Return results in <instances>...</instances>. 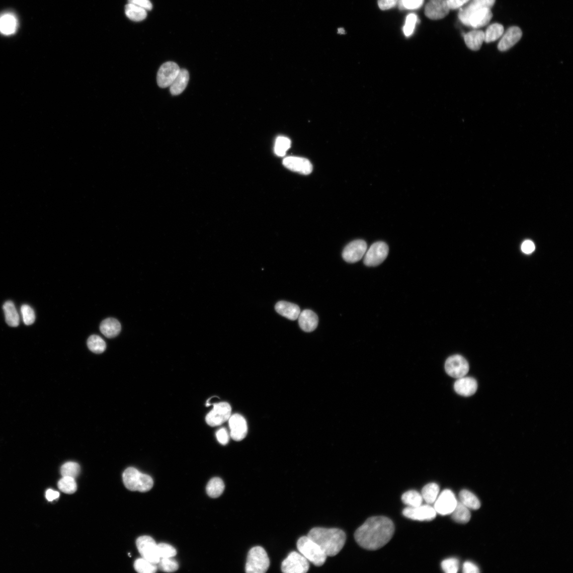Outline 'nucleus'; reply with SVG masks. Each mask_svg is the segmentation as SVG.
<instances>
[{
  "mask_svg": "<svg viewBox=\"0 0 573 573\" xmlns=\"http://www.w3.org/2000/svg\"><path fill=\"white\" fill-rule=\"evenodd\" d=\"M393 522L385 517H373L368 519L355 533V539L359 546L370 550L384 546L393 536Z\"/></svg>",
  "mask_w": 573,
  "mask_h": 573,
  "instance_id": "nucleus-1",
  "label": "nucleus"
},
{
  "mask_svg": "<svg viewBox=\"0 0 573 573\" xmlns=\"http://www.w3.org/2000/svg\"><path fill=\"white\" fill-rule=\"evenodd\" d=\"M307 536L330 557L337 555L341 551L346 540L345 533L337 528H314L309 532Z\"/></svg>",
  "mask_w": 573,
  "mask_h": 573,
  "instance_id": "nucleus-2",
  "label": "nucleus"
},
{
  "mask_svg": "<svg viewBox=\"0 0 573 573\" xmlns=\"http://www.w3.org/2000/svg\"><path fill=\"white\" fill-rule=\"evenodd\" d=\"M492 17L491 9L475 7L469 3L460 10L459 14V18L462 23L474 28L486 26Z\"/></svg>",
  "mask_w": 573,
  "mask_h": 573,
  "instance_id": "nucleus-3",
  "label": "nucleus"
},
{
  "mask_svg": "<svg viewBox=\"0 0 573 573\" xmlns=\"http://www.w3.org/2000/svg\"><path fill=\"white\" fill-rule=\"evenodd\" d=\"M123 480L126 488L131 491L146 492L153 485V479L150 475L142 473L132 467L124 471Z\"/></svg>",
  "mask_w": 573,
  "mask_h": 573,
  "instance_id": "nucleus-4",
  "label": "nucleus"
},
{
  "mask_svg": "<svg viewBox=\"0 0 573 573\" xmlns=\"http://www.w3.org/2000/svg\"><path fill=\"white\" fill-rule=\"evenodd\" d=\"M297 547L300 554L315 566H321L324 564L328 556L317 544L308 536L300 537Z\"/></svg>",
  "mask_w": 573,
  "mask_h": 573,
  "instance_id": "nucleus-5",
  "label": "nucleus"
},
{
  "mask_svg": "<svg viewBox=\"0 0 573 573\" xmlns=\"http://www.w3.org/2000/svg\"><path fill=\"white\" fill-rule=\"evenodd\" d=\"M270 566V560L264 548L256 546L249 552L245 566L248 573H265Z\"/></svg>",
  "mask_w": 573,
  "mask_h": 573,
  "instance_id": "nucleus-6",
  "label": "nucleus"
},
{
  "mask_svg": "<svg viewBox=\"0 0 573 573\" xmlns=\"http://www.w3.org/2000/svg\"><path fill=\"white\" fill-rule=\"evenodd\" d=\"M309 568L307 559L296 551L290 552L281 565V570L284 573H305Z\"/></svg>",
  "mask_w": 573,
  "mask_h": 573,
  "instance_id": "nucleus-7",
  "label": "nucleus"
},
{
  "mask_svg": "<svg viewBox=\"0 0 573 573\" xmlns=\"http://www.w3.org/2000/svg\"><path fill=\"white\" fill-rule=\"evenodd\" d=\"M136 544L143 558L157 565L160 557L158 545L153 538L149 536H142L137 539Z\"/></svg>",
  "mask_w": 573,
  "mask_h": 573,
  "instance_id": "nucleus-8",
  "label": "nucleus"
},
{
  "mask_svg": "<svg viewBox=\"0 0 573 573\" xmlns=\"http://www.w3.org/2000/svg\"><path fill=\"white\" fill-rule=\"evenodd\" d=\"M389 248L383 241H377L371 245L366 252L364 262L368 267L380 265L387 258Z\"/></svg>",
  "mask_w": 573,
  "mask_h": 573,
  "instance_id": "nucleus-9",
  "label": "nucleus"
},
{
  "mask_svg": "<svg viewBox=\"0 0 573 573\" xmlns=\"http://www.w3.org/2000/svg\"><path fill=\"white\" fill-rule=\"evenodd\" d=\"M231 413V407L228 403H215L213 410L207 415L206 421L211 427L220 426L229 420Z\"/></svg>",
  "mask_w": 573,
  "mask_h": 573,
  "instance_id": "nucleus-10",
  "label": "nucleus"
},
{
  "mask_svg": "<svg viewBox=\"0 0 573 573\" xmlns=\"http://www.w3.org/2000/svg\"><path fill=\"white\" fill-rule=\"evenodd\" d=\"M445 371L450 376L459 378L468 373L469 365L466 359L461 355H455L447 359L445 364Z\"/></svg>",
  "mask_w": 573,
  "mask_h": 573,
  "instance_id": "nucleus-11",
  "label": "nucleus"
},
{
  "mask_svg": "<svg viewBox=\"0 0 573 573\" xmlns=\"http://www.w3.org/2000/svg\"><path fill=\"white\" fill-rule=\"evenodd\" d=\"M180 68L176 63L167 62L162 64L158 71L157 84L161 89L170 87L179 74Z\"/></svg>",
  "mask_w": 573,
  "mask_h": 573,
  "instance_id": "nucleus-12",
  "label": "nucleus"
},
{
  "mask_svg": "<svg viewBox=\"0 0 573 573\" xmlns=\"http://www.w3.org/2000/svg\"><path fill=\"white\" fill-rule=\"evenodd\" d=\"M457 503L454 493L451 490L445 489L437 498L434 508L437 513L447 516L452 513Z\"/></svg>",
  "mask_w": 573,
  "mask_h": 573,
  "instance_id": "nucleus-13",
  "label": "nucleus"
},
{
  "mask_svg": "<svg viewBox=\"0 0 573 573\" xmlns=\"http://www.w3.org/2000/svg\"><path fill=\"white\" fill-rule=\"evenodd\" d=\"M367 245L362 239L354 240L348 244L343 252V258L348 263L354 264L361 260L367 251Z\"/></svg>",
  "mask_w": 573,
  "mask_h": 573,
  "instance_id": "nucleus-14",
  "label": "nucleus"
},
{
  "mask_svg": "<svg viewBox=\"0 0 573 573\" xmlns=\"http://www.w3.org/2000/svg\"><path fill=\"white\" fill-rule=\"evenodd\" d=\"M434 507L429 505H421L416 507H407L403 511V516L408 519L421 521H430L436 517Z\"/></svg>",
  "mask_w": 573,
  "mask_h": 573,
  "instance_id": "nucleus-15",
  "label": "nucleus"
},
{
  "mask_svg": "<svg viewBox=\"0 0 573 573\" xmlns=\"http://www.w3.org/2000/svg\"><path fill=\"white\" fill-rule=\"evenodd\" d=\"M228 421L232 439L237 442L244 439L248 431L247 422L244 417L236 414L231 416Z\"/></svg>",
  "mask_w": 573,
  "mask_h": 573,
  "instance_id": "nucleus-16",
  "label": "nucleus"
},
{
  "mask_svg": "<svg viewBox=\"0 0 573 573\" xmlns=\"http://www.w3.org/2000/svg\"><path fill=\"white\" fill-rule=\"evenodd\" d=\"M450 10L447 0H431L425 7V14L432 20H439L448 15Z\"/></svg>",
  "mask_w": 573,
  "mask_h": 573,
  "instance_id": "nucleus-17",
  "label": "nucleus"
},
{
  "mask_svg": "<svg viewBox=\"0 0 573 573\" xmlns=\"http://www.w3.org/2000/svg\"><path fill=\"white\" fill-rule=\"evenodd\" d=\"M284 167L288 170L304 175L312 173L313 166L310 161L305 158L290 156L283 160Z\"/></svg>",
  "mask_w": 573,
  "mask_h": 573,
  "instance_id": "nucleus-18",
  "label": "nucleus"
},
{
  "mask_svg": "<svg viewBox=\"0 0 573 573\" xmlns=\"http://www.w3.org/2000/svg\"><path fill=\"white\" fill-rule=\"evenodd\" d=\"M522 32L521 29L516 26H513L502 35L500 42L498 44V49L502 52L507 51L516 45L521 38Z\"/></svg>",
  "mask_w": 573,
  "mask_h": 573,
  "instance_id": "nucleus-19",
  "label": "nucleus"
},
{
  "mask_svg": "<svg viewBox=\"0 0 573 573\" xmlns=\"http://www.w3.org/2000/svg\"><path fill=\"white\" fill-rule=\"evenodd\" d=\"M455 391L463 396H470L476 392L478 384L474 378L470 377L459 378L454 385Z\"/></svg>",
  "mask_w": 573,
  "mask_h": 573,
  "instance_id": "nucleus-20",
  "label": "nucleus"
},
{
  "mask_svg": "<svg viewBox=\"0 0 573 573\" xmlns=\"http://www.w3.org/2000/svg\"><path fill=\"white\" fill-rule=\"evenodd\" d=\"M298 318L300 328L306 333H311L317 327L318 316L311 310H304L300 312Z\"/></svg>",
  "mask_w": 573,
  "mask_h": 573,
  "instance_id": "nucleus-21",
  "label": "nucleus"
},
{
  "mask_svg": "<svg viewBox=\"0 0 573 573\" xmlns=\"http://www.w3.org/2000/svg\"><path fill=\"white\" fill-rule=\"evenodd\" d=\"M276 312L289 319L295 320L298 318L300 313L299 307L295 304L280 301L275 306Z\"/></svg>",
  "mask_w": 573,
  "mask_h": 573,
  "instance_id": "nucleus-22",
  "label": "nucleus"
},
{
  "mask_svg": "<svg viewBox=\"0 0 573 573\" xmlns=\"http://www.w3.org/2000/svg\"><path fill=\"white\" fill-rule=\"evenodd\" d=\"M190 79V74L188 71L185 69H181L180 72L170 86V92L173 96H178L182 94L186 90Z\"/></svg>",
  "mask_w": 573,
  "mask_h": 573,
  "instance_id": "nucleus-23",
  "label": "nucleus"
},
{
  "mask_svg": "<svg viewBox=\"0 0 573 573\" xmlns=\"http://www.w3.org/2000/svg\"><path fill=\"white\" fill-rule=\"evenodd\" d=\"M18 21L12 13H5L0 16V33L5 35L14 34L17 30Z\"/></svg>",
  "mask_w": 573,
  "mask_h": 573,
  "instance_id": "nucleus-24",
  "label": "nucleus"
},
{
  "mask_svg": "<svg viewBox=\"0 0 573 573\" xmlns=\"http://www.w3.org/2000/svg\"><path fill=\"white\" fill-rule=\"evenodd\" d=\"M102 334L108 338L118 336L121 331V325L118 319L108 318L104 319L100 325Z\"/></svg>",
  "mask_w": 573,
  "mask_h": 573,
  "instance_id": "nucleus-25",
  "label": "nucleus"
},
{
  "mask_svg": "<svg viewBox=\"0 0 573 573\" xmlns=\"http://www.w3.org/2000/svg\"><path fill=\"white\" fill-rule=\"evenodd\" d=\"M465 44L470 50L478 51L484 42V33L479 30L471 31L464 36Z\"/></svg>",
  "mask_w": 573,
  "mask_h": 573,
  "instance_id": "nucleus-26",
  "label": "nucleus"
},
{
  "mask_svg": "<svg viewBox=\"0 0 573 573\" xmlns=\"http://www.w3.org/2000/svg\"><path fill=\"white\" fill-rule=\"evenodd\" d=\"M7 323L12 327L19 324V316L15 304L12 301H7L3 306Z\"/></svg>",
  "mask_w": 573,
  "mask_h": 573,
  "instance_id": "nucleus-27",
  "label": "nucleus"
},
{
  "mask_svg": "<svg viewBox=\"0 0 573 573\" xmlns=\"http://www.w3.org/2000/svg\"><path fill=\"white\" fill-rule=\"evenodd\" d=\"M451 514L452 519L456 522L459 523H467L471 519L469 509L464 506L460 502H458Z\"/></svg>",
  "mask_w": 573,
  "mask_h": 573,
  "instance_id": "nucleus-28",
  "label": "nucleus"
},
{
  "mask_svg": "<svg viewBox=\"0 0 573 573\" xmlns=\"http://www.w3.org/2000/svg\"><path fill=\"white\" fill-rule=\"evenodd\" d=\"M125 12L128 18L134 22L142 21L147 16L146 10L131 4L125 6Z\"/></svg>",
  "mask_w": 573,
  "mask_h": 573,
  "instance_id": "nucleus-29",
  "label": "nucleus"
},
{
  "mask_svg": "<svg viewBox=\"0 0 573 573\" xmlns=\"http://www.w3.org/2000/svg\"><path fill=\"white\" fill-rule=\"evenodd\" d=\"M460 502L469 509L478 510L481 507L479 499L468 490H462L459 494Z\"/></svg>",
  "mask_w": 573,
  "mask_h": 573,
  "instance_id": "nucleus-30",
  "label": "nucleus"
},
{
  "mask_svg": "<svg viewBox=\"0 0 573 573\" xmlns=\"http://www.w3.org/2000/svg\"><path fill=\"white\" fill-rule=\"evenodd\" d=\"M225 489V484L222 480L218 477L212 478L208 483L206 492L209 496L213 499L218 498Z\"/></svg>",
  "mask_w": 573,
  "mask_h": 573,
  "instance_id": "nucleus-31",
  "label": "nucleus"
},
{
  "mask_svg": "<svg viewBox=\"0 0 573 573\" xmlns=\"http://www.w3.org/2000/svg\"><path fill=\"white\" fill-rule=\"evenodd\" d=\"M439 485L435 483H430L425 485L421 495L423 500L428 504H432L439 497Z\"/></svg>",
  "mask_w": 573,
  "mask_h": 573,
  "instance_id": "nucleus-32",
  "label": "nucleus"
},
{
  "mask_svg": "<svg viewBox=\"0 0 573 573\" xmlns=\"http://www.w3.org/2000/svg\"><path fill=\"white\" fill-rule=\"evenodd\" d=\"M504 32L503 25L500 24H494L490 25L484 33V42L491 43L497 40L502 36Z\"/></svg>",
  "mask_w": 573,
  "mask_h": 573,
  "instance_id": "nucleus-33",
  "label": "nucleus"
},
{
  "mask_svg": "<svg viewBox=\"0 0 573 573\" xmlns=\"http://www.w3.org/2000/svg\"><path fill=\"white\" fill-rule=\"evenodd\" d=\"M402 501L407 507H416L422 504L423 499L420 493L412 490L403 494Z\"/></svg>",
  "mask_w": 573,
  "mask_h": 573,
  "instance_id": "nucleus-34",
  "label": "nucleus"
},
{
  "mask_svg": "<svg viewBox=\"0 0 573 573\" xmlns=\"http://www.w3.org/2000/svg\"><path fill=\"white\" fill-rule=\"evenodd\" d=\"M90 351L96 354L103 353L106 348V344L104 340L99 336H91L87 341Z\"/></svg>",
  "mask_w": 573,
  "mask_h": 573,
  "instance_id": "nucleus-35",
  "label": "nucleus"
},
{
  "mask_svg": "<svg viewBox=\"0 0 573 573\" xmlns=\"http://www.w3.org/2000/svg\"><path fill=\"white\" fill-rule=\"evenodd\" d=\"M134 567L136 571L140 573H154L158 569L156 564L143 558L135 561Z\"/></svg>",
  "mask_w": 573,
  "mask_h": 573,
  "instance_id": "nucleus-36",
  "label": "nucleus"
},
{
  "mask_svg": "<svg viewBox=\"0 0 573 573\" xmlns=\"http://www.w3.org/2000/svg\"><path fill=\"white\" fill-rule=\"evenodd\" d=\"M80 472V465L78 463L73 462L65 463L61 468V473L63 477H69L75 479Z\"/></svg>",
  "mask_w": 573,
  "mask_h": 573,
  "instance_id": "nucleus-37",
  "label": "nucleus"
},
{
  "mask_svg": "<svg viewBox=\"0 0 573 573\" xmlns=\"http://www.w3.org/2000/svg\"><path fill=\"white\" fill-rule=\"evenodd\" d=\"M60 490L68 494L74 493L77 489V485L74 478L69 477H63L57 483Z\"/></svg>",
  "mask_w": 573,
  "mask_h": 573,
  "instance_id": "nucleus-38",
  "label": "nucleus"
},
{
  "mask_svg": "<svg viewBox=\"0 0 573 573\" xmlns=\"http://www.w3.org/2000/svg\"><path fill=\"white\" fill-rule=\"evenodd\" d=\"M291 141L289 139L285 137H279L276 139L274 151L277 156L283 157L287 151L290 148Z\"/></svg>",
  "mask_w": 573,
  "mask_h": 573,
  "instance_id": "nucleus-39",
  "label": "nucleus"
},
{
  "mask_svg": "<svg viewBox=\"0 0 573 573\" xmlns=\"http://www.w3.org/2000/svg\"><path fill=\"white\" fill-rule=\"evenodd\" d=\"M158 568L165 572H174L179 567L178 562L172 558H161L158 562Z\"/></svg>",
  "mask_w": 573,
  "mask_h": 573,
  "instance_id": "nucleus-40",
  "label": "nucleus"
},
{
  "mask_svg": "<svg viewBox=\"0 0 573 573\" xmlns=\"http://www.w3.org/2000/svg\"><path fill=\"white\" fill-rule=\"evenodd\" d=\"M441 567L447 573H456L459 569V561L455 558L446 559L442 562Z\"/></svg>",
  "mask_w": 573,
  "mask_h": 573,
  "instance_id": "nucleus-41",
  "label": "nucleus"
},
{
  "mask_svg": "<svg viewBox=\"0 0 573 573\" xmlns=\"http://www.w3.org/2000/svg\"><path fill=\"white\" fill-rule=\"evenodd\" d=\"M159 556L161 558H173L177 554V551L168 543H160L158 545Z\"/></svg>",
  "mask_w": 573,
  "mask_h": 573,
  "instance_id": "nucleus-42",
  "label": "nucleus"
},
{
  "mask_svg": "<svg viewBox=\"0 0 573 573\" xmlns=\"http://www.w3.org/2000/svg\"><path fill=\"white\" fill-rule=\"evenodd\" d=\"M23 320L27 325L33 324L35 320V314L33 309L28 305H23L21 307Z\"/></svg>",
  "mask_w": 573,
  "mask_h": 573,
  "instance_id": "nucleus-43",
  "label": "nucleus"
},
{
  "mask_svg": "<svg viewBox=\"0 0 573 573\" xmlns=\"http://www.w3.org/2000/svg\"><path fill=\"white\" fill-rule=\"evenodd\" d=\"M417 22V16L415 14H412L406 17L403 27V32L405 36L410 37L413 34Z\"/></svg>",
  "mask_w": 573,
  "mask_h": 573,
  "instance_id": "nucleus-44",
  "label": "nucleus"
},
{
  "mask_svg": "<svg viewBox=\"0 0 573 573\" xmlns=\"http://www.w3.org/2000/svg\"><path fill=\"white\" fill-rule=\"evenodd\" d=\"M424 0H401V6L403 8L415 10L422 6Z\"/></svg>",
  "mask_w": 573,
  "mask_h": 573,
  "instance_id": "nucleus-45",
  "label": "nucleus"
},
{
  "mask_svg": "<svg viewBox=\"0 0 573 573\" xmlns=\"http://www.w3.org/2000/svg\"><path fill=\"white\" fill-rule=\"evenodd\" d=\"M495 2L496 0H470L468 3L474 6L491 9Z\"/></svg>",
  "mask_w": 573,
  "mask_h": 573,
  "instance_id": "nucleus-46",
  "label": "nucleus"
},
{
  "mask_svg": "<svg viewBox=\"0 0 573 573\" xmlns=\"http://www.w3.org/2000/svg\"><path fill=\"white\" fill-rule=\"evenodd\" d=\"M216 437L218 442L222 445L227 444L229 441V436L225 429H221L216 433Z\"/></svg>",
  "mask_w": 573,
  "mask_h": 573,
  "instance_id": "nucleus-47",
  "label": "nucleus"
},
{
  "mask_svg": "<svg viewBox=\"0 0 573 573\" xmlns=\"http://www.w3.org/2000/svg\"><path fill=\"white\" fill-rule=\"evenodd\" d=\"M129 4L141 7L146 11H151L152 5L150 0H128Z\"/></svg>",
  "mask_w": 573,
  "mask_h": 573,
  "instance_id": "nucleus-48",
  "label": "nucleus"
},
{
  "mask_svg": "<svg viewBox=\"0 0 573 573\" xmlns=\"http://www.w3.org/2000/svg\"><path fill=\"white\" fill-rule=\"evenodd\" d=\"M399 0H378V5L382 11L391 9L395 7Z\"/></svg>",
  "mask_w": 573,
  "mask_h": 573,
  "instance_id": "nucleus-49",
  "label": "nucleus"
},
{
  "mask_svg": "<svg viewBox=\"0 0 573 573\" xmlns=\"http://www.w3.org/2000/svg\"><path fill=\"white\" fill-rule=\"evenodd\" d=\"M470 1V0H447L450 9L452 10L459 9Z\"/></svg>",
  "mask_w": 573,
  "mask_h": 573,
  "instance_id": "nucleus-50",
  "label": "nucleus"
},
{
  "mask_svg": "<svg viewBox=\"0 0 573 573\" xmlns=\"http://www.w3.org/2000/svg\"><path fill=\"white\" fill-rule=\"evenodd\" d=\"M463 571L465 573L479 572V568L470 561H466L464 563Z\"/></svg>",
  "mask_w": 573,
  "mask_h": 573,
  "instance_id": "nucleus-51",
  "label": "nucleus"
},
{
  "mask_svg": "<svg viewBox=\"0 0 573 573\" xmlns=\"http://www.w3.org/2000/svg\"><path fill=\"white\" fill-rule=\"evenodd\" d=\"M522 251L526 254H530L535 250V246L530 240H526L522 245Z\"/></svg>",
  "mask_w": 573,
  "mask_h": 573,
  "instance_id": "nucleus-52",
  "label": "nucleus"
},
{
  "mask_svg": "<svg viewBox=\"0 0 573 573\" xmlns=\"http://www.w3.org/2000/svg\"><path fill=\"white\" fill-rule=\"evenodd\" d=\"M60 497V493L52 489H48L46 493V498L49 502L57 499Z\"/></svg>",
  "mask_w": 573,
  "mask_h": 573,
  "instance_id": "nucleus-53",
  "label": "nucleus"
}]
</instances>
